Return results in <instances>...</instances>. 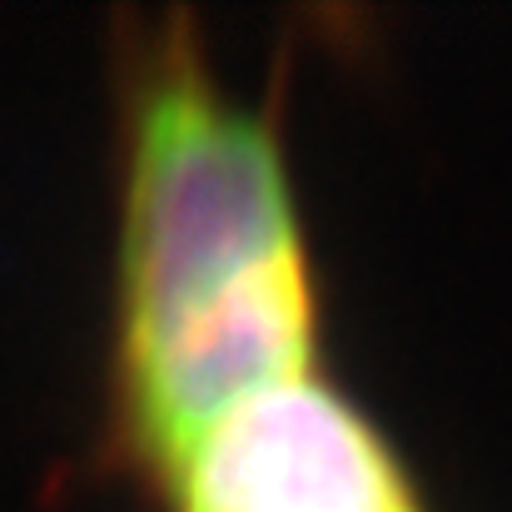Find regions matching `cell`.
<instances>
[{"mask_svg": "<svg viewBox=\"0 0 512 512\" xmlns=\"http://www.w3.org/2000/svg\"><path fill=\"white\" fill-rule=\"evenodd\" d=\"M115 150L105 458L160 493L234 408L324 373V279L279 95H234L189 10L120 20Z\"/></svg>", "mask_w": 512, "mask_h": 512, "instance_id": "1", "label": "cell"}, {"mask_svg": "<svg viewBox=\"0 0 512 512\" xmlns=\"http://www.w3.org/2000/svg\"><path fill=\"white\" fill-rule=\"evenodd\" d=\"M155 498L170 512H433L403 448L329 368L234 408Z\"/></svg>", "mask_w": 512, "mask_h": 512, "instance_id": "2", "label": "cell"}]
</instances>
